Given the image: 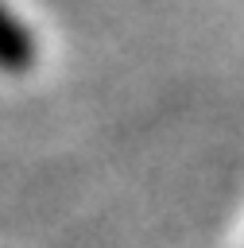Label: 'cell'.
Segmentation results:
<instances>
[{
  "label": "cell",
  "mask_w": 244,
  "mask_h": 248,
  "mask_svg": "<svg viewBox=\"0 0 244 248\" xmlns=\"http://www.w3.org/2000/svg\"><path fill=\"white\" fill-rule=\"evenodd\" d=\"M31 62H35V39H31V31L0 4V70L19 74V70H31Z\"/></svg>",
  "instance_id": "6da1fadb"
}]
</instances>
